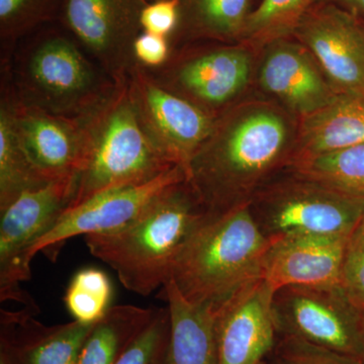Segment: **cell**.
Wrapping results in <instances>:
<instances>
[{"instance_id": "cell-1", "label": "cell", "mask_w": 364, "mask_h": 364, "mask_svg": "<svg viewBox=\"0 0 364 364\" xmlns=\"http://www.w3.org/2000/svg\"><path fill=\"white\" fill-rule=\"evenodd\" d=\"M289 127L272 107L250 105L215 119L189 162L188 182L208 215L248 205L279 167L289 165Z\"/></svg>"}, {"instance_id": "cell-2", "label": "cell", "mask_w": 364, "mask_h": 364, "mask_svg": "<svg viewBox=\"0 0 364 364\" xmlns=\"http://www.w3.org/2000/svg\"><path fill=\"white\" fill-rule=\"evenodd\" d=\"M208 215L188 181L158 196L117 231L87 235L91 255L111 267L127 289L149 296L169 279L182 249Z\"/></svg>"}, {"instance_id": "cell-3", "label": "cell", "mask_w": 364, "mask_h": 364, "mask_svg": "<svg viewBox=\"0 0 364 364\" xmlns=\"http://www.w3.org/2000/svg\"><path fill=\"white\" fill-rule=\"evenodd\" d=\"M272 242L254 221L249 203L208 215L176 258L169 279L189 303L215 312L262 279L263 261Z\"/></svg>"}, {"instance_id": "cell-4", "label": "cell", "mask_w": 364, "mask_h": 364, "mask_svg": "<svg viewBox=\"0 0 364 364\" xmlns=\"http://www.w3.org/2000/svg\"><path fill=\"white\" fill-rule=\"evenodd\" d=\"M127 79L117 83L100 109L85 117V156L67 210L98 193L150 181L177 166L158 149L144 129Z\"/></svg>"}, {"instance_id": "cell-5", "label": "cell", "mask_w": 364, "mask_h": 364, "mask_svg": "<svg viewBox=\"0 0 364 364\" xmlns=\"http://www.w3.org/2000/svg\"><path fill=\"white\" fill-rule=\"evenodd\" d=\"M16 97L54 116L85 119L111 98L117 82L62 36L39 41L16 69Z\"/></svg>"}, {"instance_id": "cell-6", "label": "cell", "mask_w": 364, "mask_h": 364, "mask_svg": "<svg viewBox=\"0 0 364 364\" xmlns=\"http://www.w3.org/2000/svg\"><path fill=\"white\" fill-rule=\"evenodd\" d=\"M289 172L282 178L268 179L249 203L254 221L267 238L348 236L363 219L364 196Z\"/></svg>"}, {"instance_id": "cell-7", "label": "cell", "mask_w": 364, "mask_h": 364, "mask_svg": "<svg viewBox=\"0 0 364 364\" xmlns=\"http://www.w3.org/2000/svg\"><path fill=\"white\" fill-rule=\"evenodd\" d=\"M75 178L48 182L28 189L0 210V299L16 301L25 308L37 306L21 284L31 279L28 252L73 200Z\"/></svg>"}, {"instance_id": "cell-8", "label": "cell", "mask_w": 364, "mask_h": 364, "mask_svg": "<svg viewBox=\"0 0 364 364\" xmlns=\"http://www.w3.org/2000/svg\"><path fill=\"white\" fill-rule=\"evenodd\" d=\"M279 336L294 337L358 356L364 337V312L340 286H289L273 294Z\"/></svg>"}, {"instance_id": "cell-9", "label": "cell", "mask_w": 364, "mask_h": 364, "mask_svg": "<svg viewBox=\"0 0 364 364\" xmlns=\"http://www.w3.org/2000/svg\"><path fill=\"white\" fill-rule=\"evenodd\" d=\"M127 80L139 117L151 140L170 162L188 171L196 151L212 133L215 117L158 85L140 64H136Z\"/></svg>"}, {"instance_id": "cell-10", "label": "cell", "mask_w": 364, "mask_h": 364, "mask_svg": "<svg viewBox=\"0 0 364 364\" xmlns=\"http://www.w3.org/2000/svg\"><path fill=\"white\" fill-rule=\"evenodd\" d=\"M144 0H66L67 25L91 58L116 82L135 68Z\"/></svg>"}, {"instance_id": "cell-11", "label": "cell", "mask_w": 364, "mask_h": 364, "mask_svg": "<svg viewBox=\"0 0 364 364\" xmlns=\"http://www.w3.org/2000/svg\"><path fill=\"white\" fill-rule=\"evenodd\" d=\"M188 181L186 170L172 167L162 174L140 183L129 184L98 193L85 203L69 208L54 226L36 242L28 260L41 251H54L69 239L117 231L136 219L167 189Z\"/></svg>"}, {"instance_id": "cell-12", "label": "cell", "mask_w": 364, "mask_h": 364, "mask_svg": "<svg viewBox=\"0 0 364 364\" xmlns=\"http://www.w3.org/2000/svg\"><path fill=\"white\" fill-rule=\"evenodd\" d=\"M296 35L337 93L364 95V23L332 4L312 7Z\"/></svg>"}, {"instance_id": "cell-13", "label": "cell", "mask_w": 364, "mask_h": 364, "mask_svg": "<svg viewBox=\"0 0 364 364\" xmlns=\"http://www.w3.org/2000/svg\"><path fill=\"white\" fill-rule=\"evenodd\" d=\"M274 291L260 279L215 311L218 364H257L272 355L279 339L272 310Z\"/></svg>"}, {"instance_id": "cell-14", "label": "cell", "mask_w": 364, "mask_h": 364, "mask_svg": "<svg viewBox=\"0 0 364 364\" xmlns=\"http://www.w3.org/2000/svg\"><path fill=\"white\" fill-rule=\"evenodd\" d=\"M11 98L21 146L40 176L47 181L76 178L85 156V119L54 116Z\"/></svg>"}, {"instance_id": "cell-15", "label": "cell", "mask_w": 364, "mask_h": 364, "mask_svg": "<svg viewBox=\"0 0 364 364\" xmlns=\"http://www.w3.org/2000/svg\"><path fill=\"white\" fill-rule=\"evenodd\" d=\"M147 70L158 85L205 111L240 95L250 77L251 58L240 48H222L181 62L167 73Z\"/></svg>"}, {"instance_id": "cell-16", "label": "cell", "mask_w": 364, "mask_h": 364, "mask_svg": "<svg viewBox=\"0 0 364 364\" xmlns=\"http://www.w3.org/2000/svg\"><path fill=\"white\" fill-rule=\"evenodd\" d=\"M348 236L294 235L273 240L262 279L277 291L289 286H339Z\"/></svg>"}, {"instance_id": "cell-17", "label": "cell", "mask_w": 364, "mask_h": 364, "mask_svg": "<svg viewBox=\"0 0 364 364\" xmlns=\"http://www.w3.org/2000/svg\"><path fill=\"white\" fill-rule=\"evenodd\" d=\"M36 311L23 308L1 310V352L6 364H78L81 349L95 324L73 321L43 325L33 317Z\"/></svg>"}, {"instance_id": "cell-18", "label": "cell", "mask_w": 364, "mask_h": 364, "mask_svg": "<svg viewBox=\"0 0 364 364\" xmlns=\"http://www.w3.org/2000/svg\"><path fill=\"white\" fill-rule=\"evenodd\" d=\"M269 46L260 68V85L289 109L309 116L338 95L305 46L284 40Z\"/></svg>"}, {"instance_id": "cell-19", "label": "cell", "mask_w": 364, "mask_h": 364, "mask_svg": "<svg viewBox=\"0 0 364 364\" xmlns=\"http://www.w3.org/2000/svg\"><path fill=\"white\" fill-rule=\"evenodd\" d=\"M363 142L364 95L338 93L323 109L303 117L287 167L303 158Z\"/></svg>"}, {"instance_id": "cell-20", "label": "cell", "mask_w": 364, "mask_h": 364, "mask_svg": "<svg viewBox=\"0 0 364 364\" xmlns=\"http://www.w3.org/2000/svg\"><path fill=\"white\" fill-rule=\"evenodd\" d=\"M161 289L170 316L166 364H218L215 311L189 303L171 279Z\"/></svg>"}, {"instance_id": "cell-21", "label": "cell", "mask_w": 364, "mask_h": 364, "mask_svg": "<svg viewBox=\"0 0 364 364\" xmlns=\"http://www.w3.org/2000/svg\"><path fill=\"white\" fill-rule=\"evenodd\" d=\"M156 310L131 305L111 306L91 329L78 364H117L149 325Z\"/></svg>"}, {"instance_id": "cell-22", "label": "cell", "mask_w": 364, "mask_h": 364, "mask_svg": "<svg viewBox=\"0 0 364 364\" xmlns=\"http://www.w3.org/2000/svg\"><path fill=\"white\" fill-rule=\"evenodd\" d=\"M48 182L33 166L21 146L11 95L6 93L0 107V210L26 191Z\"/></svg>"}, {"instance_id": "cell-23", "label": "cell", "mask_w": 364, "mask_h": 364, "mask_svg": "<svg viewBox=\"0 0 364 364\" xmlns=\"http://www.w3.org/2000/svg\"><path fill=\"white\" fill-rule=\"evenodd\" d=\"M179 23L198 37L240 40L251 11L250 0H178Z\"/></svg>"}, {"instance_id": "cell-24", "label": "cell", "mask_w": 364, "mask_h": 364, "mask_svg": "<svg viewBox=\"0 0 364 364\" xmlns=\"http://www.w3.org/2000/svg\"><path fill=\"white\" fill-rule=\"evenodd\" d=\"M287 169L349 195L364 196V142L303 158Z\"/></svg>"}, {"instance_id": "cell-25", "label": "cell", "mask_w": 364, "mask_h": 364, "mask_svg": "<svg viewBox=\"0 0 364 364\" xmlns=\"http://www.w3.org/2000/svg\"><path fill=\"white\" fill-rule=\"evenodd\" d=\"M315 0H262L251 11L240 41L262 47L296 32Z\"/></svg>"}, {"instance_id": "cell-26", "label": "cell", "mask_w": 364, "mask_h": 364, "mask_svg": "<svg viewBox=\"0 0 364 364\" xmlns=\"http://www.w3.org/2000/svg\"><path fill=\"white\" fill-rule=\"evenodd\" d=\"M112 284L104 270L83 268L66 289L64 303L69 314L82 324H95L111 308Z\"/></svg>"}, {"instance_id": "cell-27", "label": "cell", "mask_w": 364, "mask_h": 364, "mask_svg": "<svg viewBox=\"0 0 364 364\" xmlns=\"http://www.w3.org/2000/svg\"><path fill=\"white\" fill-rule=\"evenodd\" d=\"M169 334L168 308L157 309L149 325L136 337L117 364H166Z\"/></svg>"}, {"instance_id": "cell-28", "label": "cell", "mask_w": 364, "mask_h": 364, "mask_svg": "<svg viewBox=\"0 0 364 364\" xmlns=\"http://www.w3.org/2000/svg\"><path fill=\"white\" fill-rule=\"evenodd\" d=\"M270 356L277 364H363L358 356L289 336H279Z\"/></svg>"}, {"instance_id": "cell-29", "label": "cell", "mask_w": 364, "mask_h": 364, "mask_svg": "<svg viewBox=\"0 0 364 364\" xmlns=\"http://www.w3.org/2000/svg\"><path fill=\"white\" fill-rule=\"evenodd\" d=\"M339 286L364 312V215L347 237Z\"/></svg>"}, {"instance_id": "cell-30", "label": "cell", "mask_w": 364, "mask_h": 364, "mask_svg": "<svg viewBox=\"0 0 364 364\" xmlns=\"http://www.w3.org/2000/svg\"><path fill=\"white\" fill-rule=\"evenodd\" d=\"M54 0H0V28L4 39H14L47 16Z\"/></svg>"}, {"instance_id": "cell-31", "label": "cell", "mask_w": 364, "mask_h": 364, "mask_svg": "<svg viewBox=\"0 0 364 364\" xmlns=\"http://www.w3.org/2000/svg\"><path fill=\"white\" fill-rule=\"evenodd\" d=\"M178 23V0H157L145 4L141 11V28L146 33L168 38Z\"/></svg>"}, {"instance_id": "cell-32", "label": "cell", "mask_w": 364, "mask_h": 364, "mask_svg": "<svg viewBox=\"0 0 364 364\" xmlns=\"http://www.w3.org/2000/svg\"><path fill=\"white\" fill-rule=\"evenodd\" d=\"M168 39L162 36L144 32L134 43V55L136 63L149 69L165 65L169 58Z\"/></svg>"}, {"instance_id": "cell-33", "label": "cell", "mask_w": 364, "mask_h": 364, "mask_svg": "<svg viewBox=\"0 0 364 364\" xmlns=\"http://www.w3.org/2000/svg\"><path fill=\"white\" fill-rule=\"evenodd\" d=\"M348 11L364 23V0H324Z\"/></svg>"}, {"instance_id": "cell-34", "label": "cell", "mask_w": 364, "mask_h": 364, "mask_svg": "<svg viewBox=\"0 0 364 364\" xmlns=\"http://www.w3.org/2000/svg\"><path fill=\"white\" fill-rule=\"evenodd\" d=\"M359 359H360L361 363L364 364V337L363 347H361L360 354H359Z\"/></svg>"}, {"instance_id": "cell-35", "label": "cell", "mask_w": 364, "mask_h": 364, "mask_svg": "<svg viewBox=\"0 0 364 364\" xmlns=\"http://www.w3.org/2000/svg\"><path fill=\"white\" fill-rule=\"evenodd\" d=\"M269 358L270 359H268L267 360V364H277V363H275L274 359H273L272 356H270Z\"/></svg>"}, {"instance_id": "cell-36", "label": "cell", "mask_w": 364, "mask_h": 364, "mask_svg": "<svg viewBox=\"0 0 364 364\" xmlns=\"http://www.w3.org/2000/svg\"><path fill=\"white\" fill-rule=\"evenodd\" d=\"M257 364H267V359H265V360L260 361V363H258Z\"/></svg>"}, {"instance_id": "cell-37", "label": "cell", "mask_w": 364, "mask_h": 364, "mask_svg": "<svg viewBox=\"0 0 364 364\" xmlns=\"http://www.w3.org/2000/svg\"><path fill=\"white\" fill-rule=\"evenodd\" d=\"M0 364H6V363H4V361L0 360Z\"/></svg>"}, {"instance_id": "cell-38", "label": "cell", "mask_w": 364, "mask_h": 364, "mask_svg": "<svg viewBox=\"0 0 364 364\" xmlns=\"http://www.w3.org/2000/svg\"><path fill=\"white\" fill-rule=\"evenodd\" d=\"M144 1H145V2H146V0H144Z\"/></svg>"}]
</instances>
